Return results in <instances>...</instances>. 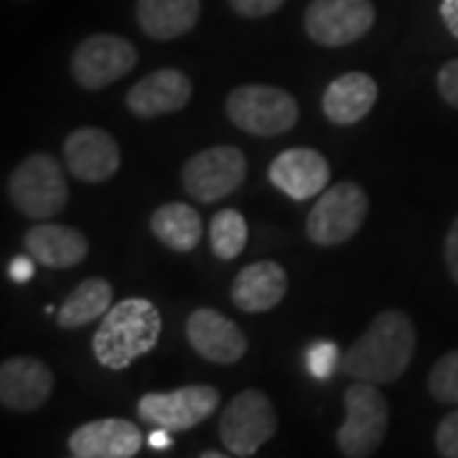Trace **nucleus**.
<instances>
[{
  "instance_id": "aec40b11",
  "label": "nucleus",
  "mask_w": 458,
  "mask_h": 458,
  "mask_svg": "<svg viewBox=\"0 0 458 458\" xmlns=\"http://www.w3.org/2000/svg\"><path fill=\"white\" fill-rule=\"evenodd\" d=\"M23 245L38 265L54 270L74 267L89 255V240L80 229L66 225H33L23 234Z\"/></svg>"
},
{
  "instance_id": "f3484780",
  "label": "nucleus",
  "mask_w": 458,
  "mask_h": 458,
  "mask_svg": "<svg viewBox=\"0 0 458 458\" xmlns=\"http://www.w3.org/2000/svg\"><path fill=\"white\" fill-rule=\"evenodd\" d=\"M143 448V433L125 418H102L80 426L69 436L74 458H132Z\"/></svg>"
},
{
  "instance_id": "473e14b6",
  "label": "nucleus",
  "mask_w": 458,
  "mask_h": 458,
  "mask_svg": "<svg viewBox=\"0 0 458 458\" xmlns=\"http://www.w3.org/2000/svg\"><path fill=\"white\" fill-rule=\"evenodd\" d=\"M150 445H153V448H168V445H171V430H164V428H153Z\"/></svg>"
},
{
  "instance_id": "7ed1b4c3",
  "label": "nucleus",
  "mask_w": 458,
  "mask_h": 458,
  "mask_svg": "<svg viewBox=\"0 0 458 458\" xmlns=\"http://www.w3.org/2000/svg\"><path fill=\"white\" fill-rule=\"evenodd\" d=\"M8 197L18 212L36 222H47L64 212L69 201L64 165L49 153H31L13 168L8 179Z\"/></svg>"
},
{
  "instance_id": "f03ea898",
  "label": "nucleus",
  "mask_w": 458,
  "mask_h": 458,
  "mask_svg": "<svg viewBox=\"0 0 458 458\" xmlns=\"http://www.w3.org/2000/svg\"><path fill=\"white\" fill-rule=\"evenodd\" d=\"M161 327V313L148 298H125L102 316L92 336L95 360L114 372L128 369L132 361L156 349Z\"/></svg>"
},
{
  "instance_id": "2eb2a0df",
  "label": "nucleus",
  "mask_w": 458,
  "mask_h": 458,
  "mask_svg": "<svg viewBox=\"0 0 458 458\" xmlns=\"http://www.w3.org/2000/svg\"><path fill=\"white\" fill-rule=\"evenodd\" d=\"M54 372L36 357H11L0 364V405L16 412H36L51 400Z\"/></svg>"
},
{
  "instance_id": "39448f33",
  "label": "nucleus",
  "mask_w": 458,
  "mask_h": 458,
  "mask_svg": "<svg viewBox=\"0 0 458 458\" xmlns=\"http://www.w3.org/2000/svg\"><path fill=\"white\" fill-rule=\"evenodd\" d=\"M229 123L247 135L276 138L298 123V102L291 92L273 84H242L234 87L225 102Z\"/></svg>"
},
{
  "instance_id": "f257e3e1",
  "label": "nucleus",
  "mask_w": 458,
  "mask_h": 458,
  "mask_svg": "<svg viewBox=\"0 0 458 458\" xmlns=\"http://www.w3.org/2000/svg\"><path fill=\"white\" fill-rule=\"evenodd\" d=\"M418 334L410 316L400 309H385L372 318L357 342L344 352L342 375L372 382V385H393L408 372L415 357Z\"/></svg>"
},
{
  "instance_id": "f8f14e48",
  "label": "nucleus",
  "mask_w": 458,
  "mask_h": 458,
  "mask_svg": "<svg viewBox=\"0 0 458 458\" xmlns=\"http://www.w3.org/2000/svg\"><path fill=\"white\" fill-rule=\"evenodd\" d=\"M186 339L201 360L219 367L237 364L247 354L245 331L209 306H201L186 318Z\"/></svg>"
},
{
  "instance_id": "20e7f679",
  "label": "nucleus",
  "mask_w": 458,
  "mask_h": 458,
  "mask_svg": "<svg viewBox=\"0 0 458 458\" xmlns=\"http://www.w3.org/2000/svg\"><path fill=\"white\" fill-rule=\"evenodd\" d=\"M344 410L346 418L336 430L339 454L346 458H367L377 454L390 428V405L385 394L379 393V385L354 379V385L344 393Z\"/></svg>"
},
{
  "instance_id": "7c9ffc66",
  "label": "nucleus",
  "mask_w": 458,
  "mask_h": 458,
  "mask_svg": "<svg viewBox=\"0 0 458 458\" xmlns=\"http://www.w3.org/2000/svg\"><path fill=\"white\" fill-rule=\"evenodd\" d=\"M33 258H16V260L11 262V267H8V276L16 280V283H26V280L33 278Z\"/></svg>"
},
{
  "instance_id": "4468645a",
  "label": "nucleus",
  "mask_w": 458,
  "mask_h": 458,
  "mask_svg": "<svg viewBox=\"0 0 458 458\" xmlns=\"http://www.w3.org/2000/svg\"><path fill=\"white\" fill-rule=\"evenodd\" d=\"M267 179L288 199L306 201L327 191L331 165L313 148H288L273 158L267 168Z\"/></svg>"
},
{
  "instance_id": "6ab92c4d",
  "label": "nucleus",
  "mask_w": 458,
  "mask_h": 458,
  "mask_svg": "<svg viewBox=\"0 0 458 458\" xmlns=\"http://www.w3.org/2000/svg\"><path fill=\"white\" fill-rule=\"evenodd\" d=\"M379 98L377 82L364 72H346L328 82L321 98V110L334 125H357L372 113Z\"/></svg>"
},
{
  "instance_id": "4be33fe9",
  "label": "nucleus",
  "mask_w": 458,
  "mask_h": 458,
  "mask_svg": "<svg viewBox=\"0 0 458 458\" xmlns=\"http://www.w3.org/2000/svg\"><path fill=\"white\" fill-rule=\"evenodd\" d=\"M150 232L156 234V240L174 252H191L204 237V225L201 216L183 201H168L161 204L153 216H150Z\"/></svg>"
},
{
  "instance_id": "2f4dec72",
  "label": "nucleus",
  "mask_w": 458,
  "mask_h": 458,
  "mask_svg": "<svg viewBox=\"0 0 458 458\" xmlns=\"http://www.w3.org/2000/svg\"><path fill=\"white\" fill-rule=\"evenodd\" d=\"M441 18L451 36L458 38V0H441Z\"/></svg>"
},
{
  "instance_id": "5701e85b",
  "label": "nucleus",
  "mask_w": 458,
  "mask_h": 458,
  "mask_svg": "<svg viewBox=\"0 0 458 458\" xmlns=\"http://www.w3.org/2000/svg\"><path fill=\"white\" fill-rule=\"evenodd\" d=\"M110 309H113V283L105 278H87L66 295L56 313V324L62 328H82L102 318Z\"/></svg>"
},
{
  "instance_id": "bb28decb",
  "label": "nucleus",
  "mask_w": 458,
  "mask_h": 458,
  "mask_svg": "<svg viewBox=\"0 0 458 458\" xmlns=\"http://www.w3.org/2000/svg\"><path fill=\"white\" fill-rule=\"evenodd\" d=\"M336 361H339V352L334 344H313L311 352H309V367H311L313 375L321 377V379H327L334 372Z\"/></svg>"
},
{
  "instance_id": "72a5a7b5",
  "label": "nucleus",
  "mask_w": 458,
  "mask_h": 458,
  "mask_svg": "<svg viewBox=\"0 0 458 458\" xmlns=\"http://www.w3.org/2000/svg\"><path fill=\"white\" fill-rule=\"evenodd\" d=\"M201 458H225L229 454H219V451H204V454H199Z\"/></svg>"
},
{
  "instance_id": "9b49d317",
  "label": "nucleus",
  "mask_w": 458,
  "mask_h": 458,
  "mask_svg": "<svg viewBox=\"0 0 458 458\" xmlns=\"http://www.w3.org/2000/svg\"><path fill=\"white\" fill-rule=\"evenodd\" d=\"M377 11L372 0H311L303 29L318 47H346L372 31Z\"/></svg>"
},
{
  "instance_id": "dca6fc26",
  "label": "nucleus",
  "mask_w": 458,
  "mask_h": 458,
  "mask_svg": "<svg viewBox=\"0 0 458 458\" xmlns=\"http://www.w3.org/2000/svg\"><path fill=\"white\" fill-rule=\"evenodd\" d=\"M194 95V84L181 69H156L153 74H146L140 82H135L128 89V110L135 117L153 120L161 114H171L183 110Z\"/></svg>"
},
{
  "instance_id": "9d476101",
  "label": "nucleus",
  "mask_w": 458,
  "mask_h": 458,
  "mask_svg": "<svg viewBox=\"0 0 458 458\" xmlns=\"http://www.w3.org/2000/svg\"><path fill=\"white\" fill-rule=\"evenodd\" d=\"M219 390L212 385H186L171 393H148L138 400V418L171 433L191 430L219 408Z\"/></svg>"
},
{
  "instance_id": "ddd939ff",
  "label": "nucleus",
  "mask_w": 458,
  "mask_h": 458,
  "mask_svg": "<svg viewBox=\"0 0 458 458\" xmlns=\"http://www.w3.org/2000/svg\"><path fill=\"white\" fill-rule=\"evenodd\" d=\"M120 146L102 128H77L64 140V164L74 179L105 183L120 171Z\"/></svg>"
},
{
  "instance_id": "412c9836",
  "label": "nucleus",
  "mask_w": 458,
  "mask_h": 458,
  "mask_svg": "<svg viewBox=\"0 0 458 458\" xmlns=\"http://www.w3.org/2000/svg\"><path fill=\"white\" fill-rule=\"evenodd\" d=\"M201 0H138L135 21L153 41H174L194 31Z\"/></svg>"
},
{
  "instance_id": "423d86ee",
  "label": "nucleus",
  "mask_w": 458,
  "mask_h": 458,
  "mask_svg": "<svg viewBox=\"0 0 458 458\" xmlns=\"http://www.w3.org/2000/svg\"><path fill=\"white\" fill-rule=\"evenodd\" d=\"M369 212V199L360 183L339 181L328 186L313 204L306 219V234L313 245L336 247L349 242L364 225Z\"/></svg>"
},
{
  "instance_id": "a878e982",
  "label": "nucleus",
  "mask_w": 458,
  "mask_h": 458,
  "mask_svg": "<svg viewBox=\"0 0 458 458\" xmlns=\"http://www.w3.org/2000/svg\"><path fill=\"white\" fill-rule=\"evenodd\" d=\"M436 451L443 458H458V408L448 412L436 428Z\"/></svg>"
},
{
  "instance_id": "6e6552de",
  "label": "nucleus",
  "mask_w": 458,
  "mask_h": 458,
  "mask_svg": "<svg viewBox=\"0 0 458 458\" xmlns=\"http://www.w3.org/2000/svg\"><path fill=\"white\" fill-rule=\"evenodd\" d=\"M247 179V158L240 148L214 146L191 156L183 171V191L199 204H214L234 194Z\"/></svg>"
},
{
  "instance_id": "1a4fd4ad",
  "label": "nucleus",
  "mask_w": 458,
  "mask_h": 458,
  "mask_svg": "<svg viewBox=\"0 0 458 458\" xmlns=\"http://www.w3.org/2000/svg\"><path fill=\"white\" fill-rule=\"evenodd\" d=\"M138 64V49L117 33H95L72 54L69 72L82 89L98 92L128 77Z\"/></svg>"
},
{
  "instance_id": "c85d7f7f",
  "label": "nucleus",
  "mask_w": 458,
  "mask_h": 458,
  "mask_svg": "<svg viewBox=\"0 0 458 458\" xmlns=\"http://www.w3.org/2000/svg\"><path fill=\"white\" fill-rule=\"evenodd\" d=\"M285 0H229L232 11L242 18L273 16Z\"/></svg>"
},
{
  "instance_id": "c756f323",
  "label": "nucleus",
  "mask_w": 458,
  "mask_h": 458,
  "mask_svg": "<svg viewBox=\"0 0 458 458\" xmlns=\"http://www.w3.org/2000/svg\"><path fill=\"white\" fill-rule=\"evenodd\" d=\"M443 255H445V267H448V276L458 285V216L454 219V225L445 234V247H443Z\"/></svg>"
},
{
  "instance_id": "b1692460",
  "label": "nucleus",
  "mask_w": 458,
  "mask_h": 458,
  "mask_svg": "<svg viewBox=\"0 0 458 458\" xmlns=\"http://www.w3.org/2000/svg\"><path fill=\"white\" fill-rule=\"evenodd\" d=\"M247 219L237 209H219L209 222V242L216 260H237L247 247Z\"/></svg>"
},
{
  "instance_id": "a211bd4d",
  "label": "nucleus",
  "mask_w": 458,
  "mask_h": 458,
  "mask_svg": "<svg viewBox=\"0 0 458 458\" xmlns=\"http://www.w3.org/2000/svg\"><path fill=\"white\" fill-rule=\"evenodd\" d=\"M288 293V273L273 260L252 262L232 280V301L240 311L262 313L276 309Z\"/></svg>"
},
{
  "instance_id": "393cba45",
  "label": "nucleus",
  "mask_w": 458,
  "mask_h": 458,
  "mask_svg": "<svg viewBox=\"0 0 458 458\" xmlns=\"http://www.w3.org/2000/svg\"><path fill=\"white\" fill-rule=\"evenodd\" d=\"M428 390L443 405H458V349L443 354L428 375Z\"/></svg>"
},
{
  "instance_id": "cd10ccee",
  "label": "nucleus",
  "mask_w": 458,
  "mask_h": 458,
  "mask_svg": "<svg viewBox=\"0 0 458 458\" xmlns=\"http://www.w3.org/2000/svg\"><path fill=\"white\" fill-rule=\"evenodd\" d=\"M436 82H438V95L443 98V102L458 110V59H451L441 66Z\"/></svg>"
},
{
  "instance_id": "0eeeda50",
  "label": "nucleus",
  "mask_w": 458,
  "mask_h": 458,
  "mask_svg": "<svg viewBox=\"0 0 458 458\" xmlns=\"http://www.w3.org/2000/svg\"><path fill=\"white\" fill-rule=\"evenodd\" d=\"M278 430L273 400L262 390H242L219 415V438L229 456H255Z\"/></svg>"
}]
</instances>
